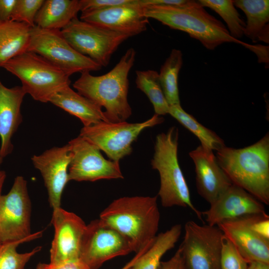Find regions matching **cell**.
Listing matches in <instances>:
<instances>
[{"mask_svg": "<svg viewBox=\"0 0 269 269\" xmlns=\"http://www.w3.org/2000/svg\"><path fill=\"white\" fill-rule=\"evenodd\" d=\"M135 55V50L130 48L107 73L93 76L90 72H84L73 84L79 94L105 108L104 114L108 122H125L132 115L128 100V76Z\"/></svg>", "mask_w": 269, "mask_h": 269, "instance_id": "cell-1", "label": "cell"}, {"mask_svg": "<svg viewBox=\"0 0 269 269\" xmlns=\"http://www.w3.org/2000/svg\"><path fill=\"white\" fill-rule=\"evenodd\" d=\"M143 11L148 19L187 33L208 50L226 42L240 44L251 49L253 47L232 37L221 21L210 14L198 0H185L179 5H149L144 6Z\"/></svg>", "mask_w": 269, "mask_h": 269, "instance_id": "cell-2", "label": "cell"}, {"mask_svg": "<svg viewBox=\"0 0 269 269\" xmlns=\"http://www.w3.org/2000/svg\"><path fill=\"white\" fill-rule=\"evenodd\" d=\"M99 218L116 230L138 253L154 241L160 212L157 196L123 197L112 201Z\"/></svg>", "mask_w": 269, "mask_h": 269, "instance_id": "cell-3", "label": "cell"}, {"mask_svg": "<svg viewBox=\"0 0 269 269\" xmlns=\"http://www.w3.org/2000/svg\"><path fill=\"white\" fill-rule=\"evenodd\" d=\"M216 151L218 162L232 184L269 205V133L248 146L234 148L225 145Z\"/></svg>", "mask_w": 269, "mask_h": 269, "instance_id": "cell-4", "label": "cell"}, {"mask_svg": "<svg viewBox=\"0 0 269 269\" xmlns=\"http://www.w3.org/2000/svg\"><path fill=\"white\" fill-rule=\"evenodd\" d=\"M178 135V129L172 127L166 133L159 134L156 137L151 165L158 171L160 176L158 195L163 207H188L203 221L201 212L191 201L189 189L179 164Z\"/></svg>", "mask_w": 269, "mask_h": 269, "instance_id": "cell-5", "label": "cell"}, {"mask_svg": "<svg viewBox=\"0 0 269 269\" xmlns=\"http://www.w3.org/2000/svg\"><path fill=\"white\" fill-rule=\"evenodd\" d=\"M2 67L20 80L26 94L42 103L49 102L54 95L71 83L70 75L31 52L13 58Z\"/></svg>", "mask_w": 269, "mask_h": 269, "instance_id": "cell-6", "label": "cell"}, {"mask_svg": "<svg viewBox=\"0 0 269 269\" xmlns=\"http://www.w3.org/2000/svg\"><path fill=\"white\" fill-rule=\"evenodd\" d=\"M163 121L162 117L154 114L141 123L102 121L83 127L79 135L104 151L110 160L119 162L131 153L132 143L144 130L161 124Z\"/></svg>", "mask_w": 269, "mask_h": 269, "instance_id": "cell-7", "label": "cell"}, {"mask_svg": "<svg viewBox=\"0 0 269 269\" xmlns=\"http://www.w3.org/2000/svg\"><path fill=\"white\" fill-rule=\"evenodd\" d=\"M34 53L71 76L74 73L99 71L102 68L75 50L61 30L31 27L27 51Z\"/></svg>", "mask_w": 269, "mask_h": 269, "instance_id": "cell-8", "label": "cell"}, {"mask_svg": "<svg viewBox=\"0 0 269 269\" xmlns=\"http://www.w3.org/2000/svg\"><path fill=\"white\" fill-rule=\"evenodd\" d=\"M70 45L101 66L109 64L113 53L131 35L105 29L74 18L61 30Z\"/></svg>", "mask_w": 269, "mask_h": 269, "instance_id": "cell-9", "label": "cell"}, {"mask_svg": "<svg viewBox=\"0 0 269 269\" xmlns=\"http://www.w3.org/2000/svg\"><path fill=\"white\" fill-rule=\"evenodd\" d=\"M31 202L27 181L16 176L9 191L0 196V242L39 238L42 231L31 233Z\"/></svg>", "mask_w": 269, "mask_h": 269, "instance_id": "cell-10", "label": "cell"}, {"mask_svg": "<svg viewBox=\"0 0 269 269\" xmlns=\"http://www.w3.org/2000/svg\"><path fill=\"white\" fill-rule=\"evenodd\" d=\"M179 246L186 269H221L220 253L223 234L217 226L200 225L193 221L184 226Z\"/></svg>", "mask_w": 269, "mask_h": 269, "instance_id": "cell-11", "label": "cell"}, {"mask_svg": "<svg viewBox=\"0 0 269 269\" xmlns=\"http://www.w3.org/2000/svg\"><path fill=\"white\" fill-rule=\"evenodd\" d=\"M132 252L128 241L99 218L86 226L79 259L90 269H98L106 262Z\"/></svg>", "mask_w": 269, "mask_h": 269, "instance_id": "cell-12", "label": "cell"}, {"mask_svg": "<svg viewBox=\"0 0 269 269\" xmlns=\"http://www.w3.org/2000/svg\"><path fill=\"white\" fill-rule=\"evenodd\" d=\"M71 158L69 181L122 179L119 162L105 158L95 145L79 135L68 142Z\"/></svg>", "mask_w": 269, "mask_h": 269, "instance_id": "cell-13", "label": "cell"}, {"mask_svg": "<svg viewBox=\"0 0 269 269\" xmlns=\"http://www.w3.org/2000/svg\"><path fill=\"white\" fill-rule=\"evenodd\" d=\"M54 235L50 250V264L79 260L87 225L76 214L61 207L53 209Z\"/></svg>", "mask_w": 269, "mask_h": 269, "instance_id": "cell-14", "label": "cell"}, {"mask_svg": "<svg viewBox=\"0 0 269 269\" xmlns=\"http://www.w3.org/2000/svg\"><path fill=\"white\" fill-rule=\"evenodd\" d=\"M71 158L69 145L55 146L31 159L43 179L46 187L49 204L53 209L60 207L64 187L69 181L68 168Z\"/></svg>", "mask_w": 269, "mask_h": 269, "instance_id": "cell-15", "label": "cell"}, {"mask_svg": "<svg viewBox=\"0 0 269 269\" xmlns=\"http://www.w3.org/2000/svg\"><path fill=\"white\" fill-rule=\"evenodd\" d=\"M141 0L136 4L124 5L81 12L80 19L113 31L132 36L145 31L148 19L143 14Z\"/></svg>", "mask_w": 269, "mask_h": 269, "instance_id": "cell-16", "label": "cell"}, {"mask_svg": "<svg viewBox=\"0 0 269 269\" xmlns=\"http://www.w3.org/2000/svg\"><path fill=\"white\" fill-rule=\"evenodd\" d=\"M201 213L208 224L213 226L246 215L267 214L263 203L234 184L211 203L208 210Z\"/></svg>", "mask_w": 269, "mask_h": 269, "instance_id": "cell-17", "label": "cell"}, {"mask_svg": "<svg viewBox=\"0 0 269 269\" xmlns=\"http://www.w3.org/2000/svg\"><path fill=\"white\" fill-rule=\"evenodd\" d=\"M189 155L195 165L197 191L210 204L233 184L212 150L200 145Z\"/></svg>", "mask_w": 269, "mask_h": 269, "instance_id": "cell-18", "label": "cell"}, {"mask_svg": "<svg viewBox=\"0 0 269 269\" xmlns=\"http://www.w3.org/2000/svg\"><path fill=\"white\" fill-rule=\"evenodd\" d=\"M253 215L226 220L217 227L248 263L261 261L269 264V240L260 236L253 229Z\"/></svg>", "mask_w": 269, "mask_h": 269, "instance_id": "cell-19", "label": "cell"}, {"mask_svg": "<svg viewBox=\"0 0 269 269\" xmlns=\"http://www.w3.org/2000/svg\"><path fill=\"white\" fill-rule=\"evenodd\" d=\"M26 94L22 86L8 88L0 84V156L3 158L13 150L11 138L22 122L21 106Z\"/></svg>", "mask_w": 269, "mask_h": 269, "instance_id": "cell-20", "label": "cell"}, {"mask_svg": "<svg viewBox=\"0 0 269 269\" xmlns=\"http://www.w3.org/2000/svg\"><path fill=\"white\" fill-rule=\"evenodd\" d=\"M49 102L79 119L84 127L108 122L101 107L74 91L70 86L54 95Z\"/></svg>", "mask_w": 269, "mask_h": 269, "instance_id": "cell-21", "label": "cell"}, {"mask_svg": "<svg viewBox=\"0 0 269 269\" xmlns=\"http://www.w3.org/2000/svg\"><path fill=\"white\" fill-rule=\"evenodd\" d=\"M233 2L247 17L244 35L253 42L269 43V0H236Z\"/></svg>", "mask_w": 269, "mask_h": 269, "instance_id": "cell-22", "label": "cell"}, {"mask_svg": "<svg viewBox=\"0 0 269 269\" xmlns=\"http://www.w3.org/2000/svg\"><path fill=\"white\" fill-rule=\"evenodd\" d=\"M79 11L80 0H45L36 15L35 25L61 30L77 17Z\"/></svg>", "mask_w": 269, "mask_h": 269, "instance_id": "cell-23", "label": "cell"}, {"mask_svg": "<svg viewBox=\"0 0 269 269\" xmlns=\"http://www.w3.org/2000/svg\"><path fill=\"white\" fill-rule=\"evenodd\" d=\"M31 27L12 20L0 21V67L27 51Z\"/></svg>", "mask_w": 269, "mask_h": 269, "instance_id": "cell-24", "label": "cell"}, {"mask_svg": "<svg viewBox=\"0 0 269 269\" xmlns=\"http://www.w3.org/2000/svg\"><path fill=\"white\" fill-rule=\"evenodd\" d=\"M181 230V225L176 224L157 235L151 246L131 269H157L162 257L173 248L178 241Z\"/></svg>", "mask_w": 269, "mask_h": 269, "instance_id": "cell-25", "label": "cell"}, {"mask_svg": "<svg viewBox=\"0 0 269 269\" xmlns=\"http://www.w3.org/2000/svg\"><path fill=\"white\" fill-rule=\"evenodd\" d=\"M182 64L181 51L173 49L161 66L158 73L160 83L169 106L180 105L178 78Z\"/></svg>", "mask_w": 269, "mask_h": 269, "instance_id": "cell-26", "label": "cell"}, {"mask_svg": "<svg viewBox=\"0 0 269 269\" xmlns=\"http://www.w3.org/2000/svg\"><path fill=\"white\" fill-rule=\"evenodd\" d=\"M168 114L194 134L199 139L202 146L216 151L225 146L224 140L219 135L186 113L181 105L170 106Z\"/></svg>", "mask_w": 269, "mask_h": 269, "instance_id": "cell-27", "label": "cell"}, {"mask_svg": "<svg viewBox=\"0 0 269 269\" xmlns=\"http://www.w3.org/2000/svg\"><path fill=\"white\" fill-rule=\"evenodd\" d=\"M136 87L143 92L153 105L155 114H168L169 105L162 91L158 73L153 70H136Z\"/></svg>", "mask_w": 269, "mask_h": 269, "instance_id": "cell-28", "label": "cell"}, {"mask_svg": "<svg viewBox=\"0 0 269 269\" xmlns=\"http://www.w3.org/2000/svg\"><path fill=\"white\" fill-rule=\"evenodd\" d=\"M204 7H207L217 13L226 22L230 35L239 40L244 34L246 23L235 8L232 0H199Z\"/></svg>", "mask_w": 269, "mask_h": 269, "instance_id": "cell-29", "label": "cell"}, {"mask_svg": "<svg viewBox=\"0 0 269 269\" xmlns=\"http://www.w3.org/2000/svg\"><path fill=\"white\" fill-rule=\"evenodd\" d=\"M29 241L24 240L1 243L0 247V269H25L27 262L41 249V247L38 246L28 252L18 253L17 247Z\"/></svg>", "mask_w": 269, "mask_h": 269, "instance_id": "cell-30", "label": "cell"}, {"mask_svg": "<svg viewBox=\"0 0 269 269\" xmlns=\"http://www.w3.org/2000/svg\"><path fill=\"white\" fill-rule=\"evenodd\" d=\"M248 265L234 244L223 234L220 253L221 269H246Z\"/></svg>", "mask_w": 269, "mask_h": 269, "instance_id": "cell-31", "label": "cell"}, {"mask_svg": "<svg viewBox=\"0 0 269 269\" xmlns=\"http://www.w3.org/2000/svg\"><path fill=\"white\" fill-rule=\"evenodd\" d=\"M44 0H16L11 20L34 26L36 15Z\"/></svg>", "mask_w": 269, "mask_h": 269, "instance_id": "cell-32", "label": "cell"}, {"mask_svg": "<svg viewBox=\"0 0 269 269\" xmlns=\"http://www.w3.org/2000/svg\"><path fill=\"white\" fill-rule=\"evenodd\" d=\"M139 0H80L81 12L124 5L136 4Z\"/></svg>", "mask_w": 269, "mask_h": 269, "instance_id": "cell-33", "label": "cell"}, {"mask_svg": "<svg viewBox=\"0 0 269 269\" xmlns=\"http://www.w3.org/2000/svg\"><path fill=\"white\" fill-rule=\"evenodd\" d=\"M157 269H186L180 249L178 248L174 255L168 261H161Z\"/></svg>", "mask_w": 269, "mask_h": 269, "instance_id": "cell-34", "label": "cell"}, {"mask_svg": "<svg viewBox=\"0 0 269 269\" xmlns=\"http://www.w3.org/2000/svg\"><path fill=\"white\" fill-rule=\"evenodd\" d=\"M44 269H90L80 259L70 261L56 265L44 264Z\"/></svg>", "mask_w": 269, "mask_h": 269, "instance_id": "cell-35", "label": "cell"}, {"mask_svg": "<svg viewBox=\"0 0 269 269\" xmlns=\"http://www.w3.org/2000/svg\"><path fill=\"white\" fill-rule=\"evenodd\" d=\"M16 0H0V21L10 20Z\"/></svg>", "mask_w": 269, "mask_h": 269, "instance_id": "cell-36", "label": "cell"}, {"mask_svg": "<svg viewBox=\"0 0 269 269\" xmlns=\"http://www.w3.org/2000/svg\"><path fill=\"white\" fill-rule=\"evenodd\" d=\"M148 249V247H145L138 253L136 254L135 256L125 266L120 269H131L137 262L140 257Z\"/></svg>", "mask_w": 269, "mask_h": 269, "instance_id": "cell-37", "label": "cell"}, {"mask_svg": "<svg viewBox=\"0 0 269 269\" xmlns=\"http://www.w3.org/2000/svg\"><path fill=\"white\" fill-rule=\"evenodd\" d=\"M246 269H269V264L261 261H253L248 263Z\"/></svg>", "mask_w": 269, "mask_h": 269, "instance_id": "cell-38", "label": "cell"}, {"mask_svg": "<svg viewBox=\"0 0 269 269\" xmlns=\"http://www.w3.org/2000/svg\"><path fill=\"white\" fill-rule=\"evenodd\" d=\"M6 176L5 172L3 170H0V196L1 195L2 189Z\"/></svg>", "mask_w": 269, "mask_h": 269, "instance_id": "cell-39", "label": "cell"}, {"mask_svg": "<svg viewBox=\"0 0 269 269\" xmlns=\"http://www.w3.org/2000/svg\"><path fill=\"white\" fill-rule=\"evenodd\" d=\"M36 269H44V263H39Z\"/></svg>", "mask_w": 269, "mask_h": 269, "instance_id": "cell-40", "label": "cell"}, {"mask_svg": "<svg viewBox=\"0 0 269 269\" xmlns=\"http://www.w3.org/2000/svg\"><path fill=\"white\" fill-rule=\"evenodd\" d=\"M2 161H3V158L0 156V167L1 163H2Z\"/></svg>", "mask_w": 269, "mask_h": 269, "instance_id": "cell-41", "label": "cell"}, {"mask_svg": "<svg viewBox=\"0 0 269 269\" xmlns=\"http://www.w3.org/2000/svg\"><path fill=\"white\" fill-rule=\"evenodd\" d=\"M1 245V243L0 242V247Z\"/></svg>", "mask_w": 269, "mask_h": 269, "instance_id": "cell-42", "label": "cell"}, {"mask_svg": "<svg viewBox=\"0 0 269 269\" xmlns=\"http://www.w3.org/2000/svg\"><path fill=\"white\" fill-rule=\"evenodd\" d=\"M1 83V82L0 81V84Z\"/></svg>", "mask_w": 269, "mask_h": 269, "instance_id": "cell-43", "label": "cell"}]
</instances>
